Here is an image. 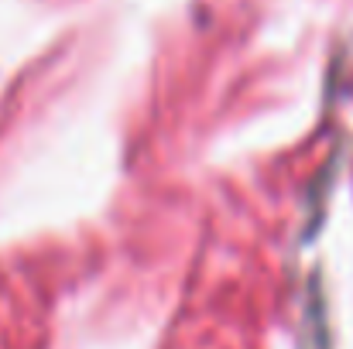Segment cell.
I'll use <instances>...</instances> for the list:
<instances>
[{"label": "cell", "instance_id": "6da1fadb", "mask_svg": "<svg viewBox=\"0 0 353 349\" xmlns=\"http://www.w3.org/2000/svg\"><path fill=\"white\" fill-rule=\"evenodd\" d=\"M302 349H333L330 326H326V302H323L319 288H312V295H309L305 326H302Z\"/></svg>", "mask_w": 353, "mask_h": 349}]
</instances>
